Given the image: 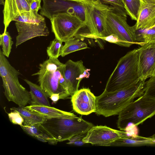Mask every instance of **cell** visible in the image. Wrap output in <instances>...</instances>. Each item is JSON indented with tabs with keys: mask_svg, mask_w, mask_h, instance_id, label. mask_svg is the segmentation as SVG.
Wrapping results in <instances>:
<instances>
[{
	"mask_svg": "<svg viewBox=\"0 0 155 155\" xmlns=\"http://www.w3.org/2000/svg\"><path fill=\"white\" fill-rule=\"evenodd\" d=\"M145 82L140 81L136 84L113 91H104L96 97L95 112L106 117L118 114L135 99L143 95Z\"/></svg>",
	"mask_w": 155,
	"mask_h": 155,
	"instance_id": "obj_1",
	"label": "cell"
},
{
	"mask_svg": "<svg viewBox=\"0 0 155 155\" xmlns=\"http://www.w3.org/2000/svg\"><path fill=\"white\" fill-rule=\"evenodd\" d=\"M65 64L58 58H49L40 64L38 71L31 75L38 76L39 85L48 97L58 94L60 99H64L70 96L65 81Z\"/></svg>",
	"mask_w": 155,
	"mask_h": 155,
	"instance_id": "obj_2",
	"label": "cell"
},
{
	"mask_svg": "<svg viewBox=\"0 0 155 155\" xmlns=\"http://www.w3.org/2000/svg\"><path fill=\"white\" fill-rule=\"evenodd\" d=\"M138 51V48L134 49L120 59L107 80L104 91H114L136 84L140 81Z\"/></svg>",
	"mask_w": 155,
	"mask_h": 155,
	"instance_id": "obj_3",
	"label": "cell"
},
{
	"mask_svg": "<svg viewBox=\"0 0 155 155\" xmlns=\"http://www.w3.org/2000/svg\"><path fill=\"white\" fill-rule=\"evenodd\" d=\"M21 74L10 64L0 49V75L3 82L4 94L9 101L18 106H26L30 103V92L21 85L18 76Z\"/></svg>",
	"mask_w": 155,
	"mask_h": 155,
	"instance_id": "obj_4",
	"label": "cell"
},
{
	"mask_svg": "<svg viewBox=\"0 0 155 155\" xmlns=\"http://www.w3.org/2000/svg\"><path fill=\"white\" fill-rule=\"evenodd\" d=\"M41 125L57 143L68 140L77 134L87 133L94 126L76 115L69 118L46 119Z\"/></svg>",
	"mask_w": 155,
	"mask_h": 155,
	"instance_id": "obj_5",
	"label": "cell"
},
{
	"mask_svg": "<svg viewBox=\"0 0 155 155\" xmlns=\"http://www.w3.org/2000/svg\"><path fill=\"white\" fill-rule=\"evenodd\" d=\"M117 126L124 131L130 124L137 126L155 115V99L144 95L129 103L118 114Z\"/></svg>",
	"mask_w": 155,
	"mask_h": 155,
	"instance_id": "obj_6",
	"label": "cell"
},
{
	"mask_svg": "<svg viewBox=\"0 0 155 155\" xmlns=\"http://www.w3.org/2000/svg\"><path fill=\"white\" fill-rule=\"evenodd\" d=\"M127 15L126 10L109 6L105 15V25L106 37L115 35L125 47H129L137 43L134 31L127 22Z\"/></svg>",
	"mask_w": 155,
	"mask_h": 155,
	"instance_id": "obj_7",
	"label": "cell"
},
{
	"mask_svg": "<svg viewBox=\"0 0 155 155\" xmlns=\"http://www.w3.org/2000/svg\"><path fill=\"white\" fill-rule=\"evenodd\" d=\"M84 22L89 33L81 34L83 37L99 38L106 37L105 17L109 6L97 0L84 2Z\"/></svg>",
	"mask_w": 155,
	"mask_h": 155,
	"instance_id": "obj_8",
	"label": "cell"
},
{
	"mask_svg": "<svg viewBox=\"0 0 155 155\" xmlns=\"http://www.w3.org/2000/svg\"><path fill=\"white\" fill-rule=\"evenodd\" d=\"M50 20L55 38L63 42L74 37L81 28L86 26L85 22L78 16L65 12L55 14Z\"/></svg>",
	"mask_w": 155,
	"mask_h": 155,
	"instance_id": "obj_9",
	"label": "cell"
},
{
	"mask_svg": "<svg viewBox=\"0 0 155 155\" xmlns=\"http://www.w3.org/2000/svg\"><path fill=\"white\" fill-rule=\"evenodd\" d=\"M40 13L50 20L54 15L65 12L76 15L84 21L85 6L84 2L67 0H42Z\"/></svg>",
	"mask_w": 155,
	"mask_h": 155,
	"instance_id": "obj_10",
	"label": "cell"
},
{
	"mask_svg": "<svg viewBox=\"0 0 155 155\" xmlns=\"http://www.w3.org/2000/svg\"><path fill=\"white\" fill-rule=\"evenodd\" d=\"M128 135L126 131L115 130L106 126H93L83 139L85 143L107 146L118 138Z\"/></svg>",
	"mask_w": 155,
	"mask_h": 155,
	"instance_id": "obj_11",
	"label": "cell"
},
{
	"mask_svg": "<svg viewBox=\"0 0 155 155\" xmlns=\"http://www.w3.org/2000/svg\"><path fill=\"white\" fill-rule=\"evenodd\" d=\"M64 64V77L67 90L71 96L78 91L82 80L89 77L90 70L85 67L81 60L74 61L69 59Z\"/></svg>",
	"mask_w": 155,
	"mask_h": 155,
	"instance_id": "obj_12",
	"label": "cell"
},
{
	"mask_svg": "<svg viewBox=\"0 0 155 155\" xmlns=\"http://www.w3.org/2000/svg\"><path fill=\"white\" fill-rule=\"evenodd\" d=\"M15 24L18 33L16 37V47L33 38L47 36L49 34L45 20L32 22L16 21Z\"/></svg>",
	"mask_w": 155,
	"mask_h": 155,
	"instance_id": "obj_13",
	"label": "cell"
},
{
	"mask_svg": "<svg viewBox=\"0 0 155 155\" xmlns=\"http://www.w3.org/2000/svg\"><path fill=\"white\" fill-rule=\"evenodd\" d=\"M138 71L140 81L150 78L155 67V42L147 43L138 48Z\"/></svg>",
	"mask_w": 155,
	"mask_h": 155,
	"instance_id": "obj_14",
	"label": "cell"
},
{
	"mask_svg": "<svg viewBox=\"0 0 155 155\" xmlns=\"http://www.w3.org/2000/svg\"><path fill=\"white\" fill-rule=\"evenodd\" d=\"M71 96L73 108L75 112L84 115L95 112L96 97L89 88L78 90Z\"/></svg>",
	"mask_w": 155,
	"mask_h": 155,
	"instance_id": "obj_15",
	"label": "cell"
},
{
	"mask_svg": "<svg viewBox=\"0 0 155 155\" xmlns=\"http://www.w3.org/2000/svg\"><path fill=\"white\" fill-rule=\"evenodd\" d=\"M34 0H5L3 10L4 25L3 33L7 31L10 22L19 14L24 12L31 11L30 5Z\"/></svg>",
	"mask_w": 155,
	"mask_h": 155,
	"instance_id": "obj_16",
	"label": "cell"
},
{
	"mask_svg": "<svg viewBox=\"0 0 155 155\" xmlns=\"http://www.w3.org/2000/svg\"><path fill=\"white\" fill-rule=\"evenodd\" d=\"M136 21L133 26L136 29L144 30L154 25L155 24V0H142Z\"/></svg>",
	"mask_w": 155,
	"mask_h": 155,
	"instance_id": "obj_17",
	"label": "cell"
},
{
	"mask_svg": "<svg viewBox=\"0 0 155 155\" xmlns=\"http://www.w3.org/2000/svg\"><path fill=\"white\" fill-rule=\"evenodd\" d=\"M25 107L45 119L69 118L76 115L73 113L48 106L31 105Z\"/></svg>",
	"mask_w": 155,
	"mask_h": 155,
	"instance_id": "obj_18",
	"label": "cell"
},
{
	"mask_svg": "<svg viewBox=\"0 0 155 155\" xmlns=\"http://www.w3.org/2000/svg\"><path fill=\"white\" fill-rule=\"evenodd\" d=\"M155 144V134L152 136L144 137L127 135L120 137L109 144L107 146H132Z\"/></svg>",
	"mask_w": 155,
	"mask_h": 155,
	"instance_id": "obj_19",
	"label": "cell"
},
{
	"mask_svg": "<svg viewBox=\"0 0 155 155\" xmlns=\"http://www.w3.org/2000/svg\"><path fill=\"white\" fill-rule=\"evenodd\" d=\"M22 130L27 134L38 140L54 144L57 142L51 134L41 124L32 125H23L21 126Z\"/></svg>",
	"mask_w": 155,
	"mask_h": 155,
	"instance_id": "obj_20",
	"label": "cell"
},
{
	"mask_svg": "<svg viewBox=\"0 0 155 155\" xmlns=\"http://www.w3.org/2000/svg\"><path fill=\"white\" fill-rule=\"evenodd\" d=\"M24 81L29 86L31 101V105H45L51 106L48 97L40 85L31 81L24 79Z\"/></svg>",
	"mask_w": 155,
	"mask_h": 155,
	"instance_id": "obj_21",
	"label": "cell"
},
{
	"mask_svg": "<svg viewBox=\"0 0 155 155\" xmlns=\"http://www.w3.org/2000/svg\"><path fill=\"white\" fill-rule=\"evenodd\" d=\"M11 110H15L18 112L23 118V125H32L42 124L46 119L41 116L27 109L25 106L12 107Z\"/></svg>",
	"mask_w": 155,
	"mask_h": 155,
	"instance_id": "obj_22",
	"label": "cell"
},
{
	"mask_svg": "<svg viewBox=\"0 0 155 155\" xmlns=\"http://www.w3.org/2000/svg\"><path fill=\"white\" fill-rule=\"evenodd\" d=\"M64 43L61 55L62 57L77 51L89 48L86 43L74 37L68 39Z\"/></svg>",
	"mask_w": 155,
	"mask_h": 155,
	"instance_id": "obj_23",
	"label": "cell"
},
{
	"mask_svg": "<svg viewBox=\"0 0 155 155\" xmlns=\"http://www.w3.org/2000/svg\"><path fill=\"white\" fill-rule=\"evenodd\" d=\"M142 2V0H124V7L127 14L132 20H137Z\"/></svg>",
	"mask_w": 155,
	"mask_h": 155,
	"instance_id": "obj_24",
	"label": "cell"
},
{
	"mask_svg": "<svg viewBox=\"0 0 155 155\" xmlns=\"http://www.w3.org/2000/svg\"><path fill=\"white\" fill-rule=\"evenodd\" d=\"M62 42L56 38L51 41L47 49V54L49 58L57 59L61 56L63 46Z\"/></svg>",
	"mask_w": 155,
	"mask_h": 155,
	"instance_id": "obj_25",
	"label": "cell"
},
{
	"mask_svg": "<svg viewBox=\"0 0 155 155\" xmlns=\"http://www.w3.org/2000/svg\"><path fill=\"white\" fill-rule=\"evenodd\" d=\"M45 20L44 16L35 14L31 11L24 12L19 14L13 21L22 22H32Z\"/></svg>",
	"mask_w": 155,
	"mask_h": 155,
	"instance_id": "obj_26",
	"label": "cell"
},
{
	"mask_svg": "<svg viewBox=\"0 0 155 155\" xmlns=\"http://www.w3.org/2000/svg\"><path fill=\"white\" fill-rule=\"evenodd\" d=\"M13 42L9 33L8 31L0 35V45L2 48L4 55L8 58L11 52Z\"/></svg>",
	"mask_w": 155,
	"mask_h": 155,
	"instance_id": "obj_27",
	"label": "cell"
},
{
	"mask_svg": "<svg viewBox=\"0 0 155 155\" xmlns=\"http://www.w3.org/2000/svg\"><path fill=\"white\" fill-rule=\"evenodd\" d=\"M140 42L144 45L155 42V29L152 28L141 30L139 29L138 34Z\"/></svg>",
	"mask_w": 155,
	"mask_h": 155,
	"instance_id": "obj_28",
	"label": "cell"
},
{
	"mask_svg": "<svg viewBox=\"0 0 155 155\" xmlns=\"http://www.w3.org/2000/svg\"><path fill=\"white\" fill-rule=\"evenodd\" d=\"M144 95L155 99V77H151L145 82Z\"/></svg>",
	"mask_w": 155,
	"mask_h": 155,
	"instance_id": "obj_29",
	"label": "cell"
},
{
	"mask_svg": "<svg viewBox=\"0 0 155 155\" xmlns=\"http://www.w3.org/2000/svg\"><path fill=\"white\" fill-rule=\"evenodd\" d=\"M10 121L13 124L19 125L20 126L23 124L24 120L21 114L17 111L14 110L8 114Z\"/></svg>",
	"mask_w": 155,
	"mask_h": 155,
	"instance_id": "obj_30",
	"label": "cell"
},
{
	"mask_svg": "<svg viewBox=\"0 0 155 155\" xmlns=\"http://www.w3.org/2000/svg\"><path fill=\"white\" fill-rule=\"evenodd\" d=\"M87 133L80 134L74 136L68 140V142L67 144L78 146H82L85 144L83 141V139L86 136Z\"/></svg>",
	"mask_w": 155,
	"mask_h": 155,
	"instance_id": "obj_31",
	"label": "cell"
},
{
	"mask_svg": "<svg viewBox=\"0 0 155 155\" xmlns=\"http://www.w3.org/2000/svg\"><path fill=\"white\" fill-rule=\"evenodd\" d=\"M104 4H109L117 9L126 10L124 3L121 0H97Z\"/></svg>",
	"mask_w": 155,
	"mask_h": 155,
	"instance_id": "obj_32",
	"label": "cell"
},
{
	"mask_svg": "<svg viewBox=\"0 0 155 155\" xmlns=\"http://www.w3.org/2000/svg\"><path fill=\"white\" fill-rule=\"evenodd\" d=\"M100 39L111 43L119 45L124 47V45L123 42L119 39L117 36L114 34L111 35L107 37L101 38Z\"/></svg>",
	"mask_w": 155,
	"mask_h": 155,
	"instance_id": "obj_33",
	"label": "cell"
},
{
	"mask_svg": "<svg viewBox=\"0 0 155 155\" xmlns=\"http://www.w3.org/2000/svg\"><path fill=\"white\" fill-rule=\"evenodd\" d=\"M127 134L130 136H135L137 135L138 132L137 126L133 124H129L125 129Z\"/></svg>",
	"mask_w": 155,
	"mask_h": 155,
	"instance_id": "obj_34",
	"label": "cell"
},
{
	"mask_svg": "<svg viewBox=\"0 0 155 155\" xmlns=\"http://www.w3.org/2000/svg\"><path fill=\"white\" fill-rule=\"evenodd\" d=\"M41 0H35L31 4V11L35 14H37L38 11L40 10L41 7Z\"/></svg>",
	"mask_w": 155,
	"mask_h": 155,
	"instance_id": "obj_35",
	"label": "cell"
},
{
	"mask_svg": "<svg viewBox=\"0 0 155 155\" xmlns=\"http://www.w3.org/2000/svg\"><path fill=\"white\" fill-rule=\"evenodd\" d=\"M49 98L54 103H56L60 99V95L58 94H53Z\"/></svg>",
	"mask_w": 155,
	"mask_h": 155,
	"instance_id": "obj_36",
	"label": "cell"
},
{
	"mask_svg": "<svg viewBox=\"0 0 155 155\" xmlns=\"http://www.w3.org/2000/svg\"><path fill=\"white\" fill-rule=\"evenodd\" d=\"M69 1H71L73 2H85L91 1L94 0H67Z\"/></svg>",
	"mask_w": 155,
	"mask_h": 155,
	"instance_id": "obj_37",
	"label": "cell"
},
{
	"mask_svg": "<svg viewBox=\"0 0 155 155\" xmlns=\"http://www.w3.org/2000/svg\"><path fill=\"white\" fill-rule=\"evenodd\" d=\"M155 77V67L154 69V70L153 71V73L150 77Z\"/></svg>",
	"mask_w": 155,
	"mask_h": 155,
	"instance_id": "obj_38",
	"label": "cell"
},
{
	"mask_svg": "<svg viewBox=\"0 0 155 155\" xmlns=\"http://www.w3.org/2000/svg\"><path fill=\"white\" fill-rule=\"evenodd\" d=\"M5 2V0H0V3L1 5H4Z\"/></svg>",
	"mask_w": 155,
	"mask_h": 155,
	"instance_id": "obj_39",
	"label": "cell"
},
{
	"mask_svg": "<svg viewBox=\"0 0 155 155\" xmlns=\"http://www.w3.org/2000/svg\"><path fill=\"white\" fill-rule=\"evenodd\" d=\"M150 28H153L155 29V24L153 26H152Z\"/></svg>",
	"mask_w": 155,
	"mask_h": 155,
	"instance_id": "obj_40",
	"label": "cell"
},
{
	"mask_svg": "<svg viewBox=\"0 0 155 155\" xmlns=\"http://www.w3.org/2000/svg\"><path fill=\"white\" fill-rule=\"evenodd\" d=\"M144 0V1H153V0Z\"/></svg>",
	"mask_w": 155,
	"mask_h": 155,
	"instance_id": "obj_41",
	"label": "cell"
},
{
	"mask_svg": "<svg viewBox=\"0 0 155 155\" xmlns=\"http://www.w3.org/2000/svg\"><path fill=\"white\" fill-rule=\"evenodd\" d=\"M124 3V0H121Z\"/></svg>",
	"mask_w": 155,
	"mask_h": 155,
	"instance_id": "obj_42",
	"label": "cell"
}]
</instances>
